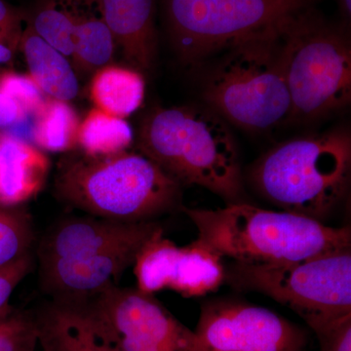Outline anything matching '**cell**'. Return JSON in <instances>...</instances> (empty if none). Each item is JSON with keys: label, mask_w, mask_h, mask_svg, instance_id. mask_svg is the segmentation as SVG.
I'll return each instance as SVG.
<instances>
[{"label": "cell", "mask_w": 351, "mask_h": 351, "mask_svg": "<svg viewBox=\"0 0 351 351\" xmlns=\"http://www.w3.org/2000/svg\"><path fill=\"white\" fill-rule=\"evenodd\" d=\"M181 184L149 157L129 149L89 156L66 152L58 163V199L90 216L122 223L156 221L174 209Z\"/></svg>", "instance_id": "cell-1"}, {"label": "cell", "mask_w": 351, "mask_h": 351, "mask_svg": "<svg viewBox=\"0 0 351 351\" xmlns=\"http://www.w3.org/2000/svg\"><path fill=\"white\" fill-rule=\"evenodd\" d=\"M137 145L181 186H202L228 204L244 202L237 142L225 120L213 110L156 108L143 119Z\"/></svg>", "instance_id": "cell-2"}, {"label": "cell", "mask_w": 351, "mask_h": 351, "mask_svg": "<svg viewBox=\"0 0 351 351\" xmlns=\"http://www.w3.org/2000/svg\"><path fill=\"white\" fill-rule=\"evenodd\" d=\"M197 230V239L233 262L278 265L350 250L348 228L285 211L232 203L217 209L182 207Z\"/></svg>", "instance_id": "cell-3"}, {"label": "cell", "mask_w": 351, "mask_h": 351, "mask_svg": "<svg viewBox=\"0 0 351 351\" xmlns=\"http://www.w3.org/2000/svg\"><path fill=\"white\" fill-rule=\"evenodd\" d=\"M351 138L346 128L291 138L251 166L249 182L282 211L323 223L348 193Z\"/></svg>", "instance_id": "cell-4"}, {"label": "cell", "mask_w": 351, "mask_h": 351, "mask_svg": "<svg viewBox=\"0 0 351 351\" xmlns=\"http://www.w3.org/2000/svg\"><path fill=\"white\" fill-rule=\"evenodd\" d=\"M280 25L221 52L203 85L209 108L245 131L263 133L292 123Z\"/></svg>", "instance_id": "cell-5"}, {"label": "cell", "mask_w": 351, "mask_h": 351, "mask_svg": "<svg viewBox=\"0 0 351 351\" xmlns=\"http://www.w3.org/2000/svg\"><path fill=\"white\" fill-rule=\"evenodd\" d=\"M293 122L323 119L351 99V44L348 27L309 7L279 29Z\"/></svg>", "instance_id": "cell-6"}, {"label": "cell", "mask_w": 351, "mask_h": 351, "mask_svg": "<svg viewBox=\"0 0 351 351\" xmlns=\"http://www.w3.org/2000/svg\"><path fill=\"white\" fill-rule=\"evenodd\" d=\"M317 0H161L180 61L197 66L234 44L282 24Z\"/></svg>", "instance_id": "cell-7"}, {"label": "cell", "mask_w": 351, "mask_h": 351, "mask_svg": "<svg viewBox=\"0 0 351 351\" xmlns=\"http://www.w3.org/2000/svg\"><path fill=\"white\" fill-rule=\"evenodd\" d=\"M225 281L271 298L307 325L351 313L350 250L278 265L233 262L226 267Z\"/></svg>", "instance_id": "cell-8"}, {"label": "cell", "mask_w": 351, "mask_h": 351, "mask_svg": "<svg viewBox=\"0 0 351 351\" xmlns=\"http://www.w3.org/2000/svg\"><path fill=\"white\" fill-rule=\"evenodd\" d=\"M195 351H304L306 332L269 309L219 300L201 306Z\"/></svg>", "instance_id": "cell-9"}, {"label": "cell", "mask_w": 351, "mask_h": 351, "mask_svg": "<svg viewBox=\"0 0 351 351\" xmlns=\"http://www.w3.org/2000/svg\"><path fill=\"white\" fill-rule=\"evenodd\" d=\"M137 288L154 295L172 290L184 297L215 292L226 280L223 258L199 240L180 247L163 233L143 247L133 265Z\"/></svg>", "instance_id": "cell-10"}, {"label": "cell", "mask_w": 351, "mask_h": 351, "mask_svg": "<svg viewBox=\"0 0 351 351\" xmlns=\"http://www.w3.org/2000/svg\"><path fill=\"white\" fill-rule=\"evenodd\" d=\"M91 301L125 351H195V331L180 322L154 295L117 286Z\"/></svg>", "instance_id": "cell-11"}, {"label": "cell", "mask_w": 351, "mask_h": 351, "mask_svg": "<svg viewBox=\"0 0 351 351\" xmlns=\"http://www.w3.org/2000/svg\"><path fill=\"white\" fill-rule=\"evenodd\" d=\"M163 233L156 221L122 223L85 214L66 217L48 228L38 244V263L83 260L126 249H142Z\"/></svg>", "instance_id": "cell-12"}, {"label": "cell", "mask_w": 351, "mask_h": 351, "mask_svg": "<svg viewBox=\"0 0 351 351\" xmlns=\"http://www.w3.org/2000/svg\"><path fill=\"white\" fill-rule=\"evenodd\" d=\"M32 316L43 351H125L93 301L50 300Z\"/></svg>", "instance_id": "cell-13"}, {"label": "cell", "mask_w": 351, "mask_h": 351, "mask_svg": "<svg viewBox=\"0 0 351 351\" xmlns=\"http://www.w3.org/2000/svg\"><path fill=\"white\" fill-rule=\"evenodd\" d=\"M142 249H126L83 260L38 263L41 289L55 301H91L119 286L124 272L133 267Z\"/></svg>", "instance_id": "cell-14"}, {"label": "cell", "mask_w": 351, "mask_h": 351, "mask_svg": "<svg viewBox=\"0 0 351 351\" xmlns=\"http://www.w3.org/2000/svg\"><path fill=\"white\" fill-rule=\"evenodd\" d=\"M117 47L134 69L151 71L157 55L158 0H98Z\"/></svg>", "instance_id": "cell-15"}, {"label": "cell", "mask_w": 351, "mask_h": 351, "mask_svg": "<svg viewBox=\"0 0 351 351\" xmlns=\"http://www.w3.org/2000/svg\"><path fill=\"white\" fill-rule=\"evenodd\" d=\"M49 169V158L38 147L0 134V206L15 207L38 195Z\"/></svg>", "instance_id": "cell-16"}, {"label": "cell", "mask_w": 351, "mask_h": 351, "mask_svg": "<svg viewBox=\"0 0 351 351\" xmlns=\"http://www.w3.org/2000/svg\"><path fill=\"white\" fill-rule=\"evenodd\" d=\"M75 15L71 60L77 75L95 73L110 64L117 44L98 0H69Z\"/></svg>", "instance_id": "cell-17"}, {"label": "cell", "mask_w": 351, "mask_h": 351, "mask_svg": "<svg viewBox=\"0 0 351 351\" xmlns=\"http://www.w3.org/2000/svg\"><path fill=\"white\" fill-rule=\"evenodd\" d=\"M19 49L24 54L29 75L48 98L69 101L77 97L80 82L73 64L29 25L24 29Z\"/></svg>", "instance_id": "cell-18"}, {"label": "cell", "mask_w": 351, "mask_h": 351, "mask_svg": "<svg viewBox=\"0 0 351 351\" xmlns=\"http://www.w3.org/2000/svg\"><path fill=\"white\" fill-rule=\"evenodd\" d=\"M145 92V80L138 71L113 64L96 71L90 86L96 108L120 119H126L141 107Z\"/></svg>", "instance_id": "cell-19"}, {"label": "cell", "mask_w": 351, "mask_h": 351, "mask_svg": "<svg viewBox=\"0 0 351 351\" xmlns=\"http://www.w3.org/2000/svg\"><path fill=\"white\" fill-rule=\"evenodd\" d=\"M80 122L69 101L47 98L43 108L34 115L32 141L41 151L64 154L75 151Z\"/></svg>", "instance_id": "cell-20"}, {"label": "cell", "mask_w": 351, "mask_h": 351, "mask_svg": "<svg viewBox=\"0 0 351 351\" xmlns=\"http://www.w3.org/2000/svg\"><path fill=\"white\" fill-rule=\"evenodd\" d=\"M133 141L125 119L94 108L80 122L77 147L89 156H108L129 149Z\"/></svg>", "instance_id": "cell-21"}, {"label": "cell", "mask_w": 351, "mask_h": 351, "mask_svg": "<svg viewBox=\"0 0 351 351\" xmlns=\"http://www.w3.org/2000/svg\"><path fill=\"white\" fill-rule=\"evenodd\" d=\"M25 20L39 38L71 58L75 15L69 0H38Z\"/></svg>", "instance_id": "cell-22"}, {"label": "cell", "mask_w": 351, "mask_h": 351, "mask_svg": "<svg viewBox=\"0 0 351 351\" xmlns=\"http://www.w3.org/2000/svg\"><path fill=\"white\" fill-rule=\"evenodd\" d=\"M34 221L25 209L0 206V269L32 252Z\"/></svg>", "instance_id": "cell-23"}, {"label": "cell", "mask_w": 351, "mask_h": 351, "mask_svg": "<svg viewBox=\"0 0 351 351\" xmlns=\"http://www.w3.org/2000/svg\"><path fill=\"white\" fill-rule=\"evenodd\" d=\"M0 92L19 106L27 117H34L47 100L31 76L10 71L0 75Z\"/></svg>", "instance_id": "cell-24"}, {"label": "cell", "mask_w": 351, "mask_h": 351, "mask_svg": "<svg viewBox=\"0 0 351 351\" xmlns=\"http://www.w3.org/2000/svg\"><path fill=\"white\" fill-rule=\"evenodd\" d=\"M38 346L32 314H9L0 320V351H34Z\"/></svg>", "instance_id": "cell-25"}, {"label": "cell", "mask_w": 351, "mask_h": 351, "mask_svg": "<svg viewBox=\"0 0 351 351\" xmlns=\"http://www.w3.org/2000/svg\"><path fill=\"white\" fill-rule=\"evenodd\" d=\"M319 339L321 351H351V313L308 325Z\"/></svg>", "instance_id": "cell-26"}, {"label": "cell", "mask_w": 351, "mask_h": 351, "mask_svg": "<svg viewBox=\"0 0 351 351\" xmlns=\"http://www.w3.org/2000/svg\"><path fill=\"white\" fill-rule=\"evenodd\" d=\"M34 267L32 252L0 269V320L9 315L11 295Z\"/></svg>", "instance_id": "cell-27"}, {"label": "cell", "mask_w": 351, "mask_h": 351, "mask_svg": "<svg viewBox=\"0 0 351 351\" xmlns=\"http://www.w3.org/2000/svg\"><path fill=\"white\" fill-rule=\"evenodd\" d=\"M24 14L0 0V44L16 52L24 32Z\"/></svg>", "instance_id": "cell-28"}, {"label": "cell", "mask_w": 351, "mask_h": 351, "mask_svg": "<svg viewBox=\"0 0 351 351\" xmlns=\"http://www.w3.org/2000/svg\"><path fill=\"white\" fill-rule=\"evenodd\" d=\"M27 117L19 106L0 92V134L6 129L19 125Z\"/></svg>", "instance_id": "cell-29"}, {"label": "cell", "mask_w": 351, "mask_h": 351, "mask_svg": "<svg viewBox=\"0 0 351 351\" xmlns=\"http://www.w3.org/2000/svg\"><path fill=\"white\" fill-rule=\"evenodd\" d=\"M336 1L341 18V24L348 27L351 18V0H336Z\"/></svg>", "instance_id": "cell-30"}, {"label": "cell", "mask_w": 351, "mask_h": 351, "mask_svg": "<svg viewBox=\"0 0 351 351\" xmlns=\"http://www.w3.org/2000/svg\"><path fill=\"white\" fill-rule=\"evenodd\" d=\"M15 53L12 50L9 49L6 46L0 44V69L3 64L10 63L12 61L13 56ZM3 73V71H0V75Z\"/></svg>", "instance_id": "cell-31"}]
</instances>
